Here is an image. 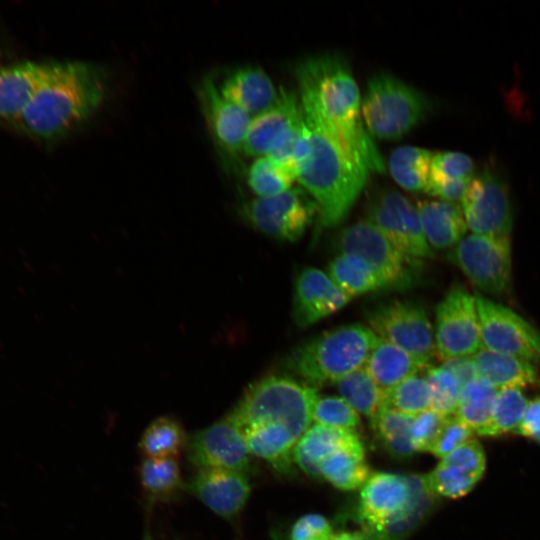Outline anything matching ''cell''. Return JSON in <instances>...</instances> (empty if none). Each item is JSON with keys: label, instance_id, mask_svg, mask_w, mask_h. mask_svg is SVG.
<instances>
[{"label": "cell", "instance_id": "17", "mask_svg": "<svg viewBox=\"0 0 540 540\" xmlns=\"http://www.w3.org/2000/svg\"><path fill=\"white\" fill-rule=\"evenodd\" d=\"M198 96L215 145L226 156L237 155L243 149L251 115L226 99L210 75L201 80Z\"/></svg>", "mask_w": 540, "mask_h": 540}, {"label": "cell", "instance_id": "12", "mask_svg": "<svg viewBox=\"0 0 540 540\" xmlns=\"http://www.w3.org/2000/svg\"><path fill=\"white\" fill-rule=\"evenodd\" d=\"M483 348L475 297L450 288L436 307L435 349L441 360L470 357Z\"/></svg>", "mask_w": 540, "mask_h": 540}, {"label": "cell", "instance_id": "43", "mask_svg": "<svg viewBox=\"0 0 540 540\" xmlns=\"http://www.w3.org/2000/svg\"><path fill=\"white\" fill-rule=\"evenodd\" d=\"M448 416L428 409L414 416L411 440L415 452H429Z\"/></svg>", "mask_w": 540, "mask_h": 540}, {"label": "cell", "instance_id": "37", "mask_svg": "<svg viewBox=\"0 0 540 540\" xmlns=\"http://www.w3.org/2000/svg\"><path fill=\"white\" fill-rule=\"evenodd\" d=\"M528 402L520 388L499 389L490 421L479 435L499 436L517 430Z\"/></svg>", "mask_w": 540, "mask_h": 540}, {"label": "cell", "instance_id": "20", "mask_svg": "<svg viewBox=\"0 0 540 540\" xmlns=\"http://www.w3.org/2000/svg\"><path fill=\"white\" fill-rule=\"evenodd\" d=\"M185 488L220 517L231 520L247 503L251 485L246 473L200 469Z\"/></svg>", "mask_w": 540, "mask_h": 540}, {"label": "cell", "instance_id": "15", "mask_svg": "<svg viewBox=\"0 0 540 540\" xmlns=\"http://www.w3.org/2000/svg\"><path fill=\"white\" fill-rule=\"evenodd\" d=\"M367 221L406 256L417 260L433 256L417 208L399 192L379 193L368 207Z\"/></svg>", "mask_w": 540, "mask_h": 540}, {"label": "cell", "instance_id": "46", "mask_svg": "<svg viewBox=\"0 0 540 540\" xmlns=\"http://www.w3.org/2000/svg\"><path fill=\"white\" fill-rule=\"evenodd\" d=\"M472 178L456 179L441 183H429L425 192L432 196H437L440 200L455 201L462 199L468 184Z\"/></svg>", "mask_w": 540, "mask_h": 540}, {"label": "cell", "instance_id": "1", "mask_svg": "<svg viewBox=\"0 0 540 540\" xmlns=\"http://www.w3.org/2000/svg\"><path fill=\"white\" fill-rule=\"evenodd\" d=\"M106 91L107 77L100 65L46 63L39 85L13 123L41 139L59 138L90 119L104 102Z\"/></svg>", "mask_w": 540, "mask_h": 540}, {"label": "cell", "instance_id": "5", "mask_svg": "<svg viewBox=\"0 0 540 540\" xmlns=\"http://www.w3.org/2000/svg\"><path fill=\"white\" fill-rule=\"evenodd\" d=\"M318 398L313 386L271 375L251 384L228 416L242 430L263 423L284 425L298 442L313 422Z\"/></svg>", "mask_w": 540, "mask_h": 540}, {"label": "cell", "instance_id": "39", "mask_svg": "<svg viewBox=\"0 0 540 540\" xmlns=\"http://www.w3.org/2000/svg\"><path fill=\"white\" fill-rule=\"evenodd\" d=\"M384 406L397 412L416 416L430 409L431 392L426 378L411 376L384 391Z\"/></svg>", "mask_w": 540, "mask_h": 540}, {"label": "cell", "instance_id": "35", "mask_svg": "<svg viewBox=\"0 0 540 540\" xmlns=\"http://www.w3.org/2000/svg\"><path fill=\"white\" fill-rule=\"evenodd\" d=\"M187 439L179 422L170 417H159L144 430L139 449L146 458H176L186 448Z\"/></svg>", "mask_w": 540, "mask_h": 540}, {"label": "cell", "instance_id": "6", "mask_svg": "<svg viewBox=\"0 0 540 540\" xmlns=\"http://www.w3.org/2000/svg\"><path fill=\"white\" fill-rule=\"evenodd\" d=\"M378 336L361 324L326 331L301 344L287 358V366L312 385L336 382L364 367Z\"/></svg>", "mask_w": 540, "mask_h": 540}, {"label": "cell", "instance_id": "14", "mask_svg": "<svg viewBox=\"0 0 540 540\" xmlns=\"http://www.w3.org/2000/svg\"><path fill=\"white\" fill-rule=\"evenodd\" d=\"M467 227L474 234L509 236L513 225L508 187L491 168L473 177L461 199Z\"/></svg>", "mask_w": 540, "mask_h": 540}, {"label": "cell", "instance_id": "13", "mask_svg": "<svg viewBox=\"0 0 540 540\" xmlns=\"http://www.w3.org/2000/svg\"><path fill=\"white\" fill-rule=\"evenodd\" d=\"M474 297L483 348L532 364L539 363L540 332L510 308L479 293Z\"/></svg>", "mask_w": 540, "mask_h": 540}, {"label": "cell", "instance_id": "44", "mask_svg": "<svg viewBox=\"0 0 540 540\" xmlns=\"http://www.w3.org/2000/svg\"><path fill=\"white\" fill-rule=\"evenodd\" d=\"M473 432L455 415L448 416L429 452L442 459L471 440Z\"/></svg>", "mask_w": 540, "mask_h": 540}, {"label": "cell", "instance_id": "27", "mask_svg": "<svg viewBox=\"0 0 540 540\" xmlns=\"http://www.w3.org/2000/svg\"><path fill=\"white\" fill-rule=\"evenodd\" d=\"M477 376L486 380L497 390L520 388L538 381V373L530 362L496 353L485 348L471 356Z\"/></svg>", "mask_w": 540, "mask_h": 540}, {"label": "cell", "instance_id": "48", "mask_svg": "<svg viewBox=\"0 0 540 540\" xmlns=\"http://www.w3.org/2000/svg\"><path fill=\"white\" fill-rule=\"evenodd\" d=\"M442 365H444L457 377L462 387L478 377L471 356L449 359L444 361Z\"/></svg>", "mask_w": 540, "mask_h": 540}, {"label": "cell", "instance_id": "30", "mask_svg": "<svg viewBox=\"0 0 540 540\" xmlns=\"http://www.w3.org/2000/svg\"><path fill=\"white\" fill-rule=\"evenodd\" d=\"M432 153L424 148L402 146L389 157V171L393 179L409 191H425L430 176Z\"/></svg>", "mask_w": 540, "mask_h": 540}, {"label": "cell", "instance_id": "41", "mask_svg": "<svg viewBox=\"0 0 540 540\" xmlns=\"http://www.w3.org/2000/svg\"><path fill=\"white\" fill-rule=\"evenodd\" d=\"M313 421L318 425L354 431L360 425L359 413L343 398H318L313 409Z\"/></svg>", "mask_w": 540, "mask_h": 540}, {"label": "cell", "instance_id": "3", "mask_svg": "<svg viewBox=\"0 0 540 540\" xmlns=\"http://www.w3.org/2000/svg\"><path fill=\"white\" fill-rule=\"evenodd\" d=\"M300 101L310 131V149L297 168V180L315 200L320 224L333 227L352 208L365 186L369 171L348 150L317 109L304 98L300 97Z\"/></svg>", "mask_w": 540, "mask_h": 540}, {"label": "cell", "instance_id": "8", "mask_svg": "<svg viewBox=\"0 0 540 540\" xmlns=\"http://www.w3.org/2000/svg\"><path fill=\"white\" fill-rule=\"evenodd\" d=\"M337 246L341 254L363 259L384 285V288L405 289L415 279L420 260L410 258L395 248L369 221L364 220L344 228Z\"/></svg>", "mask_w": 540, "mask_h": 540}, {"label": "cell", "instance_id": "9", "mask_svg": "<svg viewBox=\"0 0 540 540\" xmlns=\"http://www.w3.org/2000/svg\"><path fill=\"white\" fill-rule=\"evenodd\" d=\"M318 206L310 194L300 187L282 193L257 197L240 207L244 219L259 232L277 240H298L312 222Z\"/></svg>", "mask_w": 540, "mask_h": 540}, {"label": "cell", "instance_id": "47", "mask_svg": "<svg viewBox=\"0 0 540 540\" xmlns=\"http://www.w3.org/2000/svg\"><path fill=\"white\" fill-rule=\"evenodd\" d=\"M516 431L522 436L540 443V397L528 402Z\"/></svg>", "mask_w": 540, "mask_h": 540}, {"label": "cell", "instance_id": "22", "mask_svg": "<svg viewBox=\"0 0 540 540\" xmlns=\"http://www.w3.org/2000/svg\"><path fill=\"white\" fill-rule=\"evenodd\" d=\"M344 450L364 451L355 431L314 424L296 443L293 460L310 476L322 478L319 463Z\"/></svg>", "mask_w": 540, "mask_h": 540}, {"label": "cell", "instance_id": "26", "mask_svg": "<svg viewBox=\"0 0 540 540\" xmlns=\"http://www.w3.org/2000/svg\"><path fill=\"white\" fill-rule=\"evenodd\" d=\"M363 368L386 391L426 367L403 349L378 337Z\"/></svg>", "mask_w": 540, "mask_h": 540}, {"label": "cell", "instance_id": "50", "mask_svg": "<svg viewBox=\"0 0 540 540\" xmlns=\"http://www.w3.org/2000/svg\"><path fill=\"white\" fill-rule=\"evenodd\" d=\"M269 540H287V539H285L282 534L276 531L271 534Z\"/></svg>", "mask_w": 540, "mask_h": 540}, {"label": "cell", "instance_id": "21", "mask_svg": "<svg viewBox=\"0 0 540 540\" xmlns=\"http://www.w3.org/2000/svg\"><path fill=\"white\" fill-rule=\"evenodd\" d=\"M302 117L299 95L280 87L274 104L252 117L242 151L247 156H266L276 140L298 124Z\"/></svg>", "mask_w": 540, "mask_h": 540}, {"label": "cell", "instance_id": "11", "mask_svg": "<svg viewBox=\"0 0 540 540\" xmlns=\"http://www.w3.org/2000/svg\"><path fill=\"white\" fill-rule=\"evenodd\" d=\"M367 320L379 338L429 367L436 349L430 321L421 305L402 300L379 304L367 314Z\"/></svg>", "mask_w": 540, "mask_h": 540}, {"label": "cell", "instance_id": "23", "mask_svg": "<svg viewBox=\"0 0 540 540\" xmlns=\"http://www.w3.org/2000/svg\"><path fill=\"white\" fill-rule=\"evenodd\" d=\"M221 94L250 115L270 108L278 90L262 67L241 66L229 72L219 86Z\"/></svg>", "mask_w": 540, "mask_h": 540}, {"label": "cell", "instance_id": "10", "mask_svg": "<svg viewBox=\"0 0 540 540\" xmlns=\"http://www.w3.org/2000/svg\"><path fill=\"white\" fill-rule=\"evenodd\" d=\"M450 261L482 292L501 294L512 272L509 236L469 234L449 252Z\"/></svg>", "mask_w": 540, "mask_h": 540}, {"label": "cell", "instance_id": "28", "mask_svg": "<svg viewBox=\"0 0 540 540\" xmlns=\"http://www.w3.org/2000/svg\"><path fill=\"white\" fill-rule=\"evenodd\" d=\"M242 431L251 455L265 460L278 471L290 468L297 440L286 426L263 423Z\"/></svg>", "mask_w": 540, "mask_h": 540}, {"label": "cell", "instance_id": "2", "mask_svg": "<svg viewBox=\"0 0 540 540\" xmlns=\"http://www.w3.org/2000/svg\"><path fill=\"white\" fill-rule=\"evenodd\" d=\"M299 96L336 130L348 150L370 172H383V158L361 113V96L348 62L337 54L314 55L294 69Z\"/></svg>", "mask_w": 540, "mask_h": 540}, {"label": "cell", "instance_id": "49", "mask_svg": "<svg viewBox=\"0 0 540 540\" xmlns=\"http://www.w3.org/2000/svg\"><path fill=\"white\" fill-rule=\"evenodd\" d=\"M330 540H365V539L363 538L361 533L341 531L339 533L333 534Z\"/></svg>", "mask_w": 540, "mask_h": 540}, {"label": "cell", "instance_id": "24", "mask_svg": "<svg viewBox=\"0 0 540 540\" xmlns=\"http://www.w3.org/2000/svg\"><path fill=\"white\" fill-rule=\"evenodd\" d=\"M46 63L21 62L0 68V119L14 121L39 85Z\"/></svg>", "mask_w": 540, "mask_h": 540}, {"label": "cell", "instance_id": "4", "mask_svg": "<svg viewBox=\"0 0 540 540\" xmlns=\"http://www.w3.org/2000/svg\"><path fill=\"white\" fill-rule=\"evenodd\" d=\"M424 475L371 473L359 494L358 519L365 540H406L433 505Z\"/></svg>", "mask_w": 540, "mask_h": 540}, {"label": "cell", "instance_id": "42", "mask_svg": "<svg viewBox=\"0 0 540 540\" xmlns=\"http://www.w3.org/2000/svg\"><path fill=\"white\" fill-rule=\"evenodd\" d=\"M472 159L461 152L443 151L432 155L429 183L473 178Z\"/></svg>", "mask_w": 540, "mask_h": 540}, {"label": "cell", "instance_id": "33", "mask_svg": "<svg viewBox=\"0 0 540 540\" xmlns=\"http://www.w3.org/2000/svg\"><path fill=\"white\" fill-rule=\"evenodd\" d=\"M338 391L353 409L365 415L371 423L384 406V391L362 367L336 382Z\"/></svg>", "mask_w": 540, "mask_h": 540}, {"label": "cell", "instance_id": "34", "mask_svg": "<svg viewBox=\"0 0 540 540\" xmlns=\"http://www.w3.org/2000/svg\"><path fill=\"white\" fill-rule=\"evenodd\" d=\"M328 275L351 297L384 288L370 266L356 255L335 257L328 266Z\"/></svg>", "mask_w": 540, "mask_h": 540}, {"label": "cell", "instance_id": "45", "mask_svg": "<svg viewBox=\"0 0 540 540\" xmlns=\"http://www.w3.org/2000/svg\"><path fill=\"white\" fill-rule=\"evenodd\" d=\"M333 528L327 518L310 513L301 516L292 526L289 540H330Z\"/></svg>", "mask_w": 540, "mask_h": 540}, {"label": "cell", "instance_id": "29", "mask_svg": "<svg viewBox=\"0 0 540 540\" xmlns=\"http://www.w3.org/2000/svg\"><path fill=\"white\" fill-rule=\"evenodd\" d=\"M497 391L486 380L473 379L461 390L455 416L480 434L490 421Z\"/></svg>", "mask_w": 540, "mask_h": 540}, {"label": "cell", "instance_id": "25", "mask_svg": "<svg viewBox=\"0 0 540 540\" xmlns=\"http://www.w3.org/2000/svg\"><path fill=\"white\" fill-rule=\"evenodd\" d=\"M416 208L431 248L454 247L465 237L468 227L457 204L444 200L420 201Z\"/></svg>", "mask_w": 540, "mask_h": 540}, {"label": "cell", "instance_id": "16", "mask_svg": "<svg viewBox=\"0 0 540 540\" xmlns=\"http://www.w3.org/2000/svg\"><path fill=\"white\" fill-rule=\"evenodd\" d=\"M187 458L200 469H223L247 473L251 453L242 429L227 415L187 439Z\"/></svg>", "mask_w": 540, "mask_h": 540}, {"label": "cell", "instance_id": "19", "mask_svg": "<svg viewBox=\"0 0 540 540\" xmlns=\"http://www.w3.org/2000/svg\"><path fill=\"white\" fill-rule=\"evenodd\" d=\"M485 466L482 446L471 439L442 458L424 478L436 496L460 498L474 488L483 476Z\"/></svg>", "mask_w": 540, "mask_h": 540}, {"label": "cell", "instance_id": "36", "mask_svg": "<svg viewBox=\"0 0 540 540\" xmlns=\"http://www.w3.org/2000/svg\"><path fill=\"white\" fill-rule=\"evenodd\" d=\"M413 419L414 416L383 406L372 422L381 442L392 456L404 459L415 453L411 440Z\"/></svg>", "mask_w": 540, "mask_h": 540}, {"label": "cell", "instance_id": "7", "mask_svg": "<svg viewBox=\"0 0 540 540\" xmlns=\"http://www.w3.org/2000/svg\"><path fill=\"white\" fill-rule=\"evenodd\" d=\"M430 103L416 88L388 72L374 74L361 100V113L371 136L398 139L428 113Z\"/></svg>", "mask_w": 540, "mask_h": 540}, {"label": "cell", "instance_id": "51", "mask_svg": "<svg viewBox=\"0 0 540 540\" xmlns=\"http://www.w3.org/2000/svg\"><path fill=\"white\" fill-rule=\"evenodd\" d=\"M145 540H152L150 537H146Z\"/></svg>", "mask_w": 540, "mask_h": 540}, {"label": "cell", "instance_id": "38", "mask_svg": "<svg viewBox=\"0 0 540 540\" xmlns=\"http://www.w3.org/2000/svg\"><path fill=\"white\" fill-rule=\"evenodd\" d=\"M296 173L268 156L258 157L247 173V183L258 197H269L291 188Z\"/></svg>", "mask_w": 540, "mask_h": 540}, {"label": "cell", "instance_id": "40", "mask_svg": "<svg viewBox=\"0 0 540 540\" xmlns=\"http://www.w3.org/2000/svg\"><path fill=\"white\" fill-rule=\"evenodd\" d=\"M426 380L430 387V409L443 416L455 414L462 385L444 365L428 367Z\"/></svg>", "mask_w": 540, "mask_h": 540}, {"label": "cell", "instance_id": "18", "mask_svg": "<svg viewBox=\"0 0 540 540\" xmlns=\"http://www.w3.org/2000/svg\"><path fill=\"white\" fill-rule=\"evenodd\" d=\"M351 298L328 274L305 268L295 281L293 320L300 328L308 327L343 308Z\"/></svg>", "mask_w": 540, "mask_h": 540}, {"label": "cell", "instance_id": "31", "mask_svg": "<svg viewBox=\"0 0 540 540\" xmlns=\"http://www.w3.org/2000/svg\"><path fill=\"white\" fill-rule=\"evenodd\" d=\"M140 481L152 502L169 501L185 488L176 458H145L140 467Z\"/></svg>", "mask_w": 540, "mask_h": 540}, {"label": "cell", "instance_id": "32", "mask_svg": "<svg viewBox=\"0 0 540 540\" xmlns=\"http://www.w3.org/2000/svg\"><path fill=\"white\" fill-rule=\"evenodd\" d=\"M321 477L334 487L351 491L361 488L371 472L365 461V451L344 450L319 463Z\"/></svg>", "mask_w": 540, "mask_h": 540}]
</instances>
